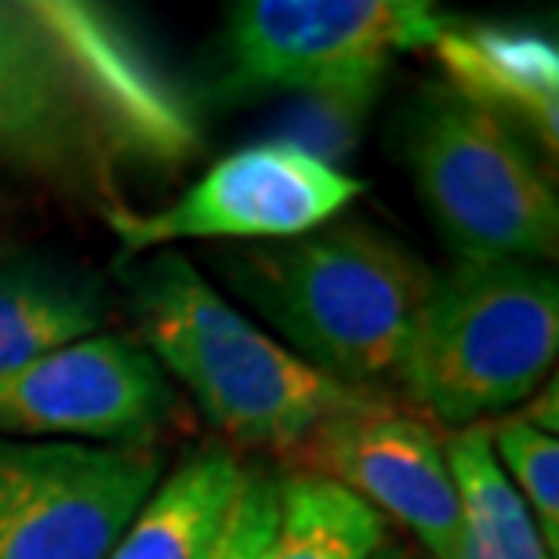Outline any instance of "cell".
<instances>
[{
  "label": "cell",
  "mask_w": 559,
  "mask_h": 559,
  "mask_svg": "<svg viewBox=\"0 0 559 559\" xmlns=\"http://www.w3.org/2000/svg\"><path fill=\"white\" fill-rule=\"evenodd\" d=\"M280 484L284 473L270 465H243L240 495L233 501L226 531L204 559H259L280 523Z\"/></svg>",
  "instance_id": "17"
},
{
  "label": "cell",
  "mask_w": 559,
  "mask_h": 559,
  "mask_svg": "<svg viewBox=\"0 0 559 559\" xmlns=\"http://www.w3.org/2000/svg\"><path fill=\"white\" fill-rule=\"evenodd\" d=\"M556 349L559 284L545 265L454 262L432 280L393 389L457 432L527 404L552 378Z\"/></svg>",
  "instance_id": "3"
},
{
  "label": "cell",
  "mask_w": 559,
  "mask_h": 559,
  "mask_svg": "<svg viewBox=\"0 0 559 559\" xmlns=\"http://www.w3.org/2000/svg\"><path fill=\"white\" fill-rule=\"evenodd\" d=\"M178 415L175 382L128 334H92L0 374V436L153 447Z\"/></svg>",
  "instance_id": "9"
},
{
  "label": "cell",
  "mask_w": 559,
  "mask_h": 559,
  "mask_svg": "<svg viewBox=\"0 0 559 559\" xmlns=\"http://www.w3.org/2000/svg\"><path fill=\"white\" fill-rule=\"evenodd\" d=\"M429 0H240L226 15V95L306 92L360 109L396 55L447 29Z\"/></svg>",
  "instance_id": "5"
},
{
  "label": "cell",
  "mask_w": 559,
  "mask_h": 559,
  "mask_svg": "<svg viewBox=\"0 0 559 559\" xmlns=\"http://www.w3.org/2000/svg\"><path fill=\"white\" fill-rule=\"evenodd\" d=\"M429 48L457 98L556 160L559 48L552 37L506 22L451 19Z\"/></svg>",
  "instance_id": "11"
},
{
  "label": "cell",
  "mask_w": 559,
  "mask_h": 559,
  "mask_svg": "<svg viewBox=\"0 0 559 559\" xmlns=\"http://www.w3.org/2000/svg\"><path fill=\"white\" fill-rule=\"evenodd\" d=\"M243 462L229 447H204L160 476L106 559H204L226 531Z\"/></svg>",
  "instance_id": "12"
},
{
  "label": "cell",
  "mask_w": 559,
  "mask_h": 559,
  "mask_svg": "<svg viewBox=\"0 0 559 559\" xmlns=\"http://www.w3.org/2000/svg\"><path fill=\"white\" fill-rule=\"evenodd\" d=\"M385 520L349 490L309 473H284L280 523L259 559H374Z\"/></svg>",
  "instance_id": "15"
},
{
  "label": "cell",
  "mask_w": 559,
  "mask_h": 559,
  "mask_svg": "<svg viewBox=\"0 0 559 559\" xmlns=\"http://www.w3.org/2000/svg\"><path fill=\"white\" fill-rule=\"evenodd\" d=\"M404 164L457 262L556 259L559 197L523 139L447 84H429L404 114Z\"/></svg>",
  "instance_id": "4"
},
{
  "label": "cell",
  "mask_w": 559,
  "mask_h": 559,
  "mask_svg": "<svg viewBox=\"0 0 559 559\" xmlns=\"http://www.w3.org/2000/svg\"><path fill=\"white\" fill-rule=\"evenodd\" d=\"M364 189L317 150L276 139L222 156L160 211L109 207L106 226L128 254L182 240L273 243L328 226Z\"/></svg>",
  "instance_id": "7"
},
{
  "label": "cell",
  "mask_w": 559,
  "mask_h": 559,
  "mask_svg": "<svg viewBox=\"0 0 559 559\" xmlns=\"http://www.w3.org/2000/svg\"><path fill=\"white\" fill-rule=\"evenodd\" d=\"M164 468L156 447L0 436V559H106Z\"/></svg>",
  "instance_id": "8"
},
{
  "label": "cell",
  "mask_w": 559,
  "mask_h": 559,
  "mask_svg": "<svg viewBox=\"0 0 559 559\" xmlns=\"http://www.w3.org/2000/svg\"><path fill=\"white\" fill-rule=\"evenodd\" d=\"M490 447L501 465V473L509 476V484L516 487L523 506L531 509L534 523L542 531V542L549 556L559 552V440L549 432L534 429L523 418H501L498 425H487Z\"/></svg>",
  "instance_id": "16"
},
{
  "label": "cell",
  "mask_w": 559,
  "mask_h": 559,
  "mask_svg": "<svg viewBox=\"0 0 559 559\" xmlns=\"http://www.w3.org/2000/svg\"><path fill=\"white\" fill-rule=\"evenodd\" d=\"M106 295L87 273L51 262L0 265V374L106 328Z\"/></svg>",
  "instance_id": "13"
},
{
  "label": "cell",
  "mask_w": 559,
  "mask_h": 559,
  "mask_svg": "<svg viewBox=\"0 0 559 559\" xmlns=\"http://www.w3.org/2000/svg\"><path fill=\"white\" fill-rule=\"evenodd\" d=\"M124 280L139 342L233 443L295 457L320 421L374 396L298 360L229 306L182 251H156Z\"/></svg>",
  "instance_id": "2"
},
{
  "label": "cell",
  "mask_w": 559,
  "mask_h": 559,
  "mask_svg": "<svg viewBox=\"0 0 559 559\" xmlns=\"http://www.w3.org/2000/svg\"><path fill=\"white\" fill-rule=\"evenodd\" d=\"M556 404H559V396H556V378H549V385L538 389L527 404H523V411L516 418H523L527 425H534V429H542V432H549L556 436L559 429V415H556Z\"/></svg>",
  "instance_id": "18"
},
{
  "label": "cell",
  "mask_w": 559,
  "mask_h": 559,
  "mask_svg": "<svg viewBox=\"0 0 559 559\" xmlns=\"http://www.w3.org/2000/svg\"><path fill=\"white\" fill-rule=\"evenodd\" d=\"M222 280L284 334L287 349L356 393L385 396L404 367L436 273L367 218L218 259Z\"/></svg>",
  "instance_id": "1"
},
{
  "label": "cell",
  "mask_w": 559,
  "mask_h": 559,
  "mask_svg": "<svg viewBox=\"0 0 559 559\" xmlns=\"http://www.w3.org/2000/svg\"><path fill=\"white\" fill-rule=\"evenodd\" d=\"M0 164L103 215L120 207L124 156L48 0H0Z\"/></svg>",
  "instance_id": "6"
},
{
  "label": "cell",
  "mask_w": 559,
  "mask_h": 559,
  "mask_svg": "<svg viewBox=\"0 0 559 559\" xmlns=\"http://www.w3.org/2000/svg\"><path fill=\"white\" fill-rule=\"evenodd\" d=\"M374 559H415V556H411L407 549H400V545H389V542H385L382 549L374 552Z\"/></svg>",
  "instance_id": "19"
},
{
  "label": "cell",
  "mask_w": 559,
  "mask_h": 559,
  "mask_svg": "<svg viewBox=\"0 0 559 559\" xmlns=\"http://www.w3.org/2000/svg\"><path fill=\"white\" fill-rule=\"evenodd\" d=\"M295 457L301 473L349 490L378 516L415 534L429 559H451L462 534V501L443 436L393 396H367L320 421Z\"/></svg>",
  "instance_id": "10"
},
{
  "label": "cell",
  "mask_w": 559,
  "mask_h": 559,
  "mask_svg": "<svg viewBox=\"0 0 559 559\" xmlns=\"http://www.w3.org/2000/svg\"><path fill=\"white\" fill-rule=\"evenodd\" d=\"M443 454L462 501V534L451 559H552L531 509L501 473L487 425L447 432Z\"/></svg>",
  "instance_id": "14"
}]
</instances>
